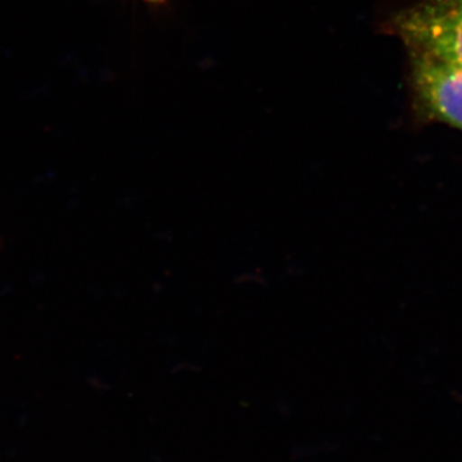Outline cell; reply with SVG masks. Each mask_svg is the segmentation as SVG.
I'll use <instances>...</instances> for the list:
<instances>
[{
  "mask_svg": "<svg viewBox=\"0 0 462 462\" xmlns=\"http://www.w3.org/2000/svg\"><path fill=\"white\" fill-rule=\"evenodd\" d=\"M407 51L416 121L462 133V65L427 51Z\"/></svg>",
  "mask_w": 462,
  "mask_h": 462,
  "instance_id": "obj_1",
  "label": "cell"
},
{
  "mask_svg": "<svg viewBox=\"0 0 462 462\" xmlns=\"http://www.w3.org/2000/svg\"><path fill=\"white\" fill-rule=\"evenodd\" d=\"M385 32L407 51H420L462 65V0H420L393 14Z\"/></svg>",
  "mask_w": 462,
  "mask_h": 462,
  "instance_id": "obj_2",
  "label": "cell"
},
{
  "mask_svg": "<svg viewBox=\"0 0 462 462\" xmlns=\"http://www.w3.org/2000/svg\"><path fill=\"white\" fill-rule=\"evenodd\" d=\"M148 2H152V3H162V2H165V0H148Z\"/></svg>",
  "mask_w": 462,
  "mask_h": 462,
  "instance_id": "obj_3",
  "label": "cell"
}]
</instances>
